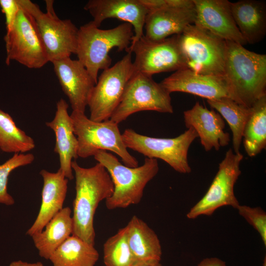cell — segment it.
Wrapping results in <instances>:
<instances>
[{
    "label": "cell",
    "instance_id": "obj_1",
    "mask_svg": "<svg viewBox=\"0 0 266 266\" xmlns=\"http://www.w3.org/2000/svg\"><path fill=\"white\" fill-rule=\"evenodd\" d=\"M71 167L75 174L76 191L73 203L72 235L94 245L95 213L100 202L111 196L114 185L107 170L99 163L85 168L74 160Z\"/></svg>",
    "mask_w": 266,
    "mask_h": 266
},
{
    "label": "cell",
    "instance_id": "obj_2",
    "mask_svg": "<svg viewBox=\"0 0 266 266\" xmlns=\"http://www.w3.org/2000/svg\"><path fill=\"white\" fill-rule=\"evenodd\" d=\"M224 77L230 98L251 108L266 95V55L250 51L240 44L227 41Z\"/></svg>",
    "mask_w": 266,
    "mask_h": 266
},
{
    "label": "cell",
    "instance_id": "obj_3",
    "mask_svg": "<svg viewBox=\"0 0 266 266\" xmlns=\"http://www.w3.org/2000/svg\"><path fill=\"white\" fill-rule=\"evenodd\" d=\"M133 35V28L129 23L103 30L91 21L78 29L75 54L97 83L99 70L111 66L109 51L113 48L118 51H126Z\"/></svg>",
    "mask_w": 266,
    "mask_h": 266
},
{
    "label": "cell",
    "instance_id": "obj_4",
    "mask_svg": "<svg viewBox=\"0 0 266 266\" xmlns=\"http://www.w3.org/2000/svg\"><path fill=\"white\" fill-rule=\"evenodd\" d=\"M95 159L104 166L114 185L111 196L105 200L108 209L126 208L141 201L144 189L159 171L157 159L146 158L142 165L131 167L122 164L106 151L99 150Z\"/></svg>",
    "mask_w": 266,
    "mask_h": 266
},
{
    "label": "cell",
    "instance_id": "obj_5",
    "mask_svg": "<svg viewBox=\"0 0 266 266\" xmlns=\"http://www.w3.org/2000/svg\"><path fill=\"white\" fill-rule=\"evenodd\" d=\"M70 116L78 140V157L86 158L99 150H107L119 156L125 166H138L137 160L124 144L118 124L110 120L94 121L85 113L77 111H72Z\"/></svg>",
    "mask_w": 266,
    "mask_h": 266
},
{
    "label": "cell",
    "instance_id": "obj_6",
    "mask_svg": "<svg viewBox=\"0 0 266 266\" xmlns=\"http://www.w3.org/2000/svg\"><path fill=\"white\" fill-rule=\"evenodd\" d=\"M178 36L187 68L201 74L224 76L227 41L195 24Z\"/></svg>",
    "mask_w": 266,
    "mask_h": 266
},
{
    "label": "cell",
    "instance_id": "obj_7",
    "mask_svg": "<svg viewBox=\"0 0 266 266\" xmlns=\"http://www.w3.org/2000/svg\"><path fill=\"white\" fill-rule=\"evenodd\" d=\"M18 1L33 18L49 62L75 54L78 29L70 20H62L57 16L53 0L45 1L46 13L31 0Z\"/></svg>",
    "mask_w": 266,
    "mask_h": 266
},
{
    "label": "cell",
    "instance_id": "obj_8",
    "mask_svg": "<svg viewBox=\"0 0 266 266\" xmlns=\"http://www.w3.org/2000/svg\"><path fill=\"white\" fill-rule=\"evenodd\" d=\"M198 137L195 130L189 128L174 138H158L139 134L132 129H126L122 138L127 148L150 159H160L181 173H189L191 168L188 160L189 147Z\"/></svg>",
    "mask_w": 266,
    "mask_h": 266
},
{
    "label": "cell",
    "instance_id": "obj_9",
    "mask_svg": "<svg viewBox=\"0 0 266 266\" xmlns=\"http://www.w3.org/2000/svg\"><path fill=\"white\" fill-rule=\"evenodd\" d=\"M170 93L151 76L134 72L126 84L120 102L109 120L119 124L141 111L172 113Z\"/></svg>",
    "mask_w": 266,
    "mask_h": 266
},
{
    "label": "cell",
    "instance_id": "obj_10",
    "mask_svg": "<svg viewBox=\"0 0 266 266\" xmlns=\"http://www.w3.org/2000/svg\"><path fill=\"white\" fill-rule=\"evenodd\" d=\"M134 73L132 53L129 52L113 66L103 70L88 101L90 120L102 122L110 119Z\"/></svg>",
    "mask_w": 266,
    "mask_h": 266
},
{
    "label": "cell",
    "instance_id": "obj_11",
    "mask_svg": "<svg viewBox=\"0 0 266 266\" xmlns=\"http://www.w3.org/2000/svg\"><path fill=\"white\" fill-rule=\"evenodd\" d=\"M243 158L242 154L235 153L232 148L226 152L206 193L187 213L188 219L211 216L224 206L237 208L240 204L234 195V186L241 174L240 164Z\"/></svg>",
    "mask_w": 266,
    "mask_h": 266
},
{
    "label": "cell",
    "instance_id": "obj_12",
    "mask_svg": "<svg viewBox=\"0 0 266 266\" xmlns=\"http://www.w3.org/2000/svg\"><path fill=\"white\" fill-rule=\"evenodd\" d=\"M126 52L135 55L134 72L152 76L187 68L178 34L158 41L150 40L143 35L131 43Z\"/></svg>",
    "mask_w": 266,
    "mask_h": 266
},
{
    "label": "cell",
    "instance_id": "obj_13",
    "mask_svg": "<svg viewBox=\"0 0 266 266\" xmlns=\"http://www.w3.org/2000/svg\"><path fill=\"white\" fill-rule=\"evenodd\" d=\"M4 40L7 65L14 60L29 68L36 69L49 62L33 18L21 6Z\"/></svg>",
    "mask_w": 266,
    "mask_h": 266
},
{
    "label": "cell",
    "instance_id": "obj_14",
    "mask_svg": "<svg viewBox=\"0 0 266 266\" xmlns=\"http://www.w3.org/2000/svg\"><path fill=\"white\" fill-rule=\"evenodd\" d=\"M196 18L193 0L150 10L145 20L144 36L150 40L158 41L180 34L187 26L195 24Z\"/></svg>",
    "mask_w": 266,
    "mask_h": 266
},
{
    "label": "cell",
    "instance_id": "obj_15",
    "mask_svg": "<svg viewBox=\"0 0 266 266\" xmlns=\"http://www.w3.org/2000/svg\"><path fill=\"white\" fill-rule=\"evenodd\" d=\"M51 63L62 90L68 99L72 111L85 113L96 82L78 60L67 57Z\"/></svg>",
    "mask_w": 266,
    "mask_h": 266
},
{
    "label": "cell",
    "instance_id": "obj_16",
    "mask_svg": "<svg viewBox=\"0 0 266 266\" xmlns=\"http://www.w3.org/2000/svg\"><path fill=\"white\" fill-rule=\"evenodd\" d=\"M84 8L92 15V21L99 28L109 18L130 24L134 33L131 43L144 35L145 20L149 10L140 0H90Z\"/></svg>",
    "mask_w": 266,
    "mask_h": 266
},
{
    "label": "cell",
    "instance_id": "obj_17",
    "mask_svg": "<svg viewBox=\"0 0 266 266\" xmlns=\"http://www.w3.org/2000/svg\"><path fill=\"white\" fill-rule=\"evenodd\" d=\"M196 13L195 25L225 40L242 46L247 44L233 18L227 0H193Z\"/></svg>",
    "mask_w": 266,
    "mask_h": 266
},
{
    "label": "cell",
    "instance_id": "obj_18",
    "mask_svg": "<svg viewBox=\"0 0 266 266\" xmlns=\"http://www.w3.org/2000/svg\"><path fill=\"white\" fill-rule=\"evenodd\" d=\"M160 84L170 94L174 92L189 93L207 100L230 98L224 76L201 74L188 68L175 71Z\"/></svg>",
    "mask_w": 266,
    "mask_h": 266
},
{
    "label": "cell",
    "instance_id": "obj_19",
    "mask_svg": "<svg viewBox=\"0 0 266 266\" xmlns=\"http://www.w3.org/2000/svg\"><path fill=\"white\" fill-rule=\"evenodd\" d=\"M184 119L187 128H192L200 137L206 151L228 145L230 134L225 132V122L220 114L214 109L209 110L197 101L193 107L184 112Z\"/></svg>",
    "mask_w": 266,
    "mask_h": 266
},
{
    "label": "cell",
    "instance_id": "obj_20",
    "mask_svg": "<svg viewBox=\"0 0 266 266\" xmlns=\"http://www.w3.org/2000/svg\"><path fill=\"white\" fill-rule=\"evenodd\" d=\"M68 105L64 99H60L56 104V111L54 119L46 123V125L54 132L56 143L54 151L58 154L60 168L65 177L73 179L71 163L78 158V140L74 134L72 119L68 114Z\"/></svg>",
    "mask_w": 266,
    "mask_h": 266
},
{
    "label": "cell",
    "instance_id": "obj_21",
    "mask_svg": "<svg viewBox=\"0 0 266 266\" xmlns=\"http://www.w3.org/2000/svg\"><path fill=\"white\" fill-rule=\"evenodd\" d=\"M43 180L41 203L37 217L26 234L32 236L41 232L46 224L63 209L67 190L68 179L59 169L56 172L42 169Z\"/></svg>",
    "mask_w": 266,
    "mask_h": 266
},
{
    "label": "cell",
    "instance_id": "obj_22",
    "mask_svg": "<svg viewBox=\"0 0 266 266\" xmlns=\"http://www.w3.org/2000/svg\"><path fill=\"white\" fill-rule=\"evenodd\" d=\"M232 14L240 33L247 43L262 40L266 34V4L256 0L231 2Z\"/></svg>",
    "mask_w": 266,
    "mask_h": 266
},
{
    "label": "cell",
    "instance_id": "obj_23",
    "mask_svg": "<svg viewBox=\"0 0 266 266\" xmlns=\"http://www.w3.org/2000/svg\"><path fill=\"white\" fill-rule=\"evenodd\" d=\"M71 210L63 208L45 226V230L32 235L39 256L49 260L54 252L71 235L73 231Z\"/></svg>",
    "mask_w": 266,
    "mask_h": 266
},
{
    "label": "cell",
    "instance_id": "obj_24",
    "mask_svg": "<svg viewBox=\"0 0 266 266\" xmlns=\"http://www.w3.org/2000/svg\"><path fill=\"white\" fill-rule=\"evenodd\" d=\"M125 227L128 242L135 262L161 261L162 252L159 239L144 221L133 216Z\"/></svg>",
    "mask_w": 266,
    "mask_h": 266
},
{
    "label": "cell",
    "instance_id": "obj_25",
    "mask_svg": "<svg viewBox=\"0 0 266 266\" xmlns=\"http://www.w3.org/2000/svg\"><path fill=\"white\" fill-rule=\"evenodd\" d=\"M99 254L94 245L70 235L51 255L53 266H95Z\"/></svg>",
    "mask_w": 266,
    "mask_h": 266
},
{
    "label": "cell",
    "instance_id": "obj_26",
    "mask_svg": "<svg viewBox=\"0 0 266 266\" xmlns=\"http://www.w3.org/2000/svg\"><path fill=\"white\" fill-rule=\"evenodd\" d=\"M242 139L245 150L255 157L266 146V95L251 107V114L245 125Z\"/></svg>",
    "mask_w": 266,
    "mask_h": 266
},
{
    "label": "cell",
    "instance_id": "obj_27",
    "mask_svg": "<svg viewBox=\"0 0 266 266\" xmlns=\"http://www.w3.org/2000/svg\"><path fill=\"white\" fill-rule=\"evenodd\" d=\"M207 101L229 124L233 135V150L235 153H240L243 132L251 114V107L240 105L229 97L208 100Z\"/></svg>",
    "mask_w": 266,
    "mask_h": 266
},
{
    "label": "cell",
    "instance_id": "obj_28",
    "mask_svg": "<svg viewBox=\"0 0 266 266\" xmlns=\"http://www.w3.org/2000/svg\"><path fill=\"white\" fill-rule=\"evenodd\" d=\"M35 146L34 140L17 127L8 113L0 108V149L5 153H25Z\"/></svg>",
    "mask_w": 266,
    "mask_h": 266
},
{
    "label": "cell",
    "instance_id": "obj_29",
    "mask_svg": "<svg viewBox=\"0 0 266 266\" xmlns=\"http://www.w3.org/2000/svg\"><path fill=\"white\" fill-rule=\"evenodd\" d=\"M105 266H132L135 261L129 247L126 227L120 229L103 245Z\"/></svg>",
    "mask_w": 266,
    "mask_h": 266
},
{
    "label": "cell",
    "instance_id": "obj_30",
    "mask_svg": "<svg viewBox=\"0 0 266 266\" xmlns=\"http://www.w3.org/2000/svg\"><path fill=\"white\" fill-rule=\"evenodd\" d=\"M34 160V156L32 153H15L0 165V203L6 205L14 204V200L7 192L8 176L16 168L30 165Z\"/></svg>",
    "mask_w": 266,
    "mask_h": 266
},
{
    "label": "cell",
    "instance_id": "obj_31",
    "mask_svg": "<svg viewBox=\"0 0 266 266\" xmlns=\"http://www.w3.org/2000/svg\"><path fill=\"white\" fill-rule=\"evenodd\" d=\"M236 209L239 214L259 233L263 243L266 245V213L260 207L240 205Z\"/></svg>",
    "mask_w": 266,
    "mask_h": 266
},
{
    "label": "cell",
    "instance_id": "obj_32",
    "mask_svg": "<svg viewBox=\"0 0 266 266\" xmlns=\"http://www.w3.org/2000/svg\"><path fill=\"white\" fill-rule=\"evenodd\" d=\"M0 7L5 15L7 33L11 30L20 6L18 0H0Z\"/></svg>",
    "mask_w": 266,
    "mask_h": 266
},
{
    "label": "cell",
    "instance_id": "obj_33",
    "mask_svg": "<svg viewBox=\"0 0 266 266\" xmlns=\"http://www.w3.org/2000/svg\"><path fill=\"white\" fill-rule=\"evenodd\" d=\"M198 266H226L225 261L216 258H206L202 260Z\"/></svg>",
    "mask_w": 266,
    "mask_h": 266
},
{
    "label": "cell",
    "instance_id": "obj_34",
    "mask_svg": "<svg viewBox=\"0 0 266 266\" xmlns=\"http://www.w3.org/2000/svg\"><path fill=\"white\" fill-rule=\"evenodd\" d=\"M8 266H44L41 262L30 263L21 260L15 261L11 262Z\"/></svg>",
    "mask_w": 266,
    "mask_h": 266
},
{
    "label": "cell",
    "instance_id": "obj_35",
    "mask_svg": "<svg viewBox=\"0 0 266 266\" xmlns=\"http://www.w3.org/2000/svg\"><path fill=\"white\" fill-rule=\"evenodd\" d=\"M132 266H162L160 261H145L135 262Z\"/></svg>",
    "mask_w": 266,
    "mask_h": 266
},
{
    "label": "cell",
    "instance_id": "obj_36",
    "mask_svg": "<svg viewBox=\"0 0 266 266\" xmlns=\"http://www.w3.org/2000/svg\"><path fill=\"white\" fill-rule=\"evenodd\" d=\"M263 266H266V257L265 256L263 263Z\"/></svg>",
    "mask_w": 266,
    "mask_h": 266
}]
</instances>
